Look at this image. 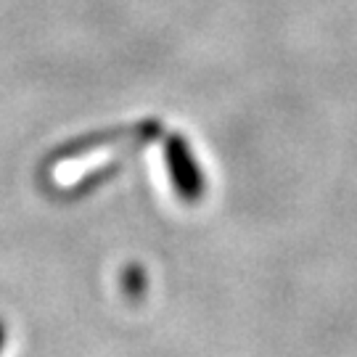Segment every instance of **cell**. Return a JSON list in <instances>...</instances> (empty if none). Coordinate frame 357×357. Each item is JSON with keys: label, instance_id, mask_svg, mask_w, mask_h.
Returning <instances> with one entry per match:
<instances>
[{"label": "cell", "instance_id": "3957f363", "mask_svg": "<svg viewBox=\"0 0 357 357\" xmlns=\"http://www.w3.org/2000/svg\"><path fill=\"white\" fill-rule=\"evenodd\" d=\"M146 289H149V275H146V270L138 262H132V265L122 270V291L128 294L132 302H138L146 294Z\"/></svg>", "mask_w": 357, "mask_h": 357}, {"label": "cell", "instance_id": "6da1fadb", "mask_svg": "<svg viewBox=\"0 0 357 357\" xmlns=\"http://www.w3.org/2000/svg\"><path fill=\"white\" fill-rule=\"evenodd\" d=\"M159 132H162V122H159V119H141V122H132V125H119V128L85 132V135H77L72 141L56 146L51 151V156H48V165L72 162L77 156H85V153H90V151L114 146V143H125V141L151 143L153 138H159Z\"/></svg>", "mask_w": 357, "mask_h": 357}, {"label": "cell", "instance_id": "277c9868", "mask_svg": "<svg viewBox=\"0 0 357 357\" xmlns=\"http://www.w3.org/2000/svg\"><path fill=\"white\" fill-rule=\"evenodd\" d=\"M3 347H6V323L0 320V355H3Z\"/></svg>", "mask_w": 357, "mask_h": 357}, {"label": "cell", "instance_id": "7a4b0ae2", "mask_svg": "<svg viewBox=\"0 0 357 357\" xmlns=\"http://www.w3.org/2000/svg\"><path fill=\"white\" fill-rule=\"evenodd\" d=\"M165 162L178 196L188 204H196L204 196L206 183L204 172H202V167L193 156L191 143L185 141L183 135H178V132H172L165 141Z\"/></svg>", "mask_w": 357, "mask_h": 357}]
</instances>
